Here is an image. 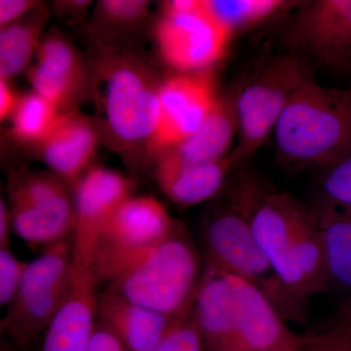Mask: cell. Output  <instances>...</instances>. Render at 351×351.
<instances>
[{
  "label": "cell",
  "instance_id": "cell-22",
  "mask_svg": "<svg viewBox=\"0 0 351 351\" xmlns=\"http://www.w3.org/2000/svg\"><path fill=\"white\" fill-rule=\"evenodd\" d=\"M313 208L324 244L330 285L351 290V207L320 193Z\"/></svg>",
  "mask_w": 351,
  "mask_h": 351
},
{
  "label": "cell",
  "instance_id": "cell-38",
  "mask_svg": "<svg viewBox=\"0 0 351 351\" xmlns=\"http://www.w3.org/2000/svg\"><path fill=\"white\" fill-rule=\"evenodd\" d=\"M1 351H6V350H4L3 348H2Z\"/></svg>",
  "mask_w": 351,
  "mask_h": 351
},
{
  "label": "cell",
  "instance_id": "cell-6",
  "mask_svg": "<svg viewBox=\"0 0 351 351\" xmlns=\"http://www.w3.org/2000/svg\"><path fill=\"white\" fill-rule=\"evenodd\" d=\"M73 274L71 239L51 245L27 263L17 294L0 322V332L9 345L27 350L43 339L68 300Z\"/></svg>",
  "mask_w": 351,
  "mask_h": 351
},
{
  "label": "cell",
  "instance_id": "cell-12",
  "mask_svg": "<svg viewBox=\"0 0 351 351\" xmlns=\"http://www.w3.org/2000/svg\"><path fill=\"white\" fill-rule=\"evenodd\" d=\"M219 95L212 69L196 73H175L162 78L159 89L160 115L147 161L193 136L204 123Z\"/></svg>",
  "mask_w": 351,
  "mask_h": 351
},
{
  "label": "cell",
  "instance_id": "cell-20",
  "mask_svg": "<svg viewBox=\"0 0 351 351\" xmlns=\"http://www.w3.org/2000/svg\"><path fill=\"white\" fill-rule=\"evenodd\" d=\"M98 286L91 270L73 265L71 293L44 334L39 351H88L96 326Z\"/></svg>",
  "mask_w": 351,
  "mask_h": 351
},
{
  "label": "cell",
  "instance_id": "cell-18",
  "mask_svg": "<svg viewBox=\"0 0 351 351\" xmlns=\"http://www.w3.org/2000/svg\"><path fill=\"white\" fill-rule=\"evenodd\" d=\"M193 315L206 351H237L239 318L230 274L208 265L196 295Z\"/></svg>",
  "mask_w": 351,
  "mask_h": 351
},
{
  "label": "cell",
  "instance_id": "cell-28",
  "mask_svg": "<svg viewBox=\"0 0 351 351\" xmlns=\"http://www.w3.org/2000/svg\"><path fill=\"white\" fill-rule=\"evenodd\" d=\"M27 263L22 262L11 248L0 249V304L8 306L20 287Z\"/></svg>",
  "mask_w": 351,
  "mask_h": 351
},
{
  "label": "cell",
  "instance_id": "cell-19",
  "mask_svg": "<svg viewBox=\"0 0 351 351\" xmlns=\"http://www.w3.org/2000/svg\"><path fill=\"white\" fill-rule=\"evenodd\" d=\"M182 319L129 301L108 289L97 298V323L114 335L128 351L154 350Z\"/></svg>",
  "mask_w": 351,
  "mask_h": 351
},
{
  "label": "cell",
  "instance_id": "cell-14",
  "mask_svg": "<svg viewBox=\"0 0 351 351\" xmlns=\"http://www.w3.org/2000/svg\"><path fill=\"white\" fill-rule=\"evenodd\" d=\"M36 59V63L27 69V80L32 90L56 106L60 112L78 110L80 104L90 99L89 64L61 32H46Z\"/></svg>",
  "mask_w": 351,
  "mask_h": 351
},
{
  "label": "cell",
  "instance_id": "cell-31",
  "mask_svg": "<svg viewBox=\"0 0 351 351\" xmlns=\"http://www.w3.org/2000/svg\"><path fill=\"white\" fill-rule=\"evenodd\" d=\"M93 2L89 0H63L52 2V12L66 23L75 24L86 17Z\"/></svg>",
  "mask_w": 351,
  "mask_h": 351
},
{
  "label": "cell",
  "instance_id": "cell-26",
  "mask_svg": "<svg viewBox=\"0 0 351 351\" xmlns=\"http://www.w3.org/2000/svg\"><path fill=\"white\" fill-rule=\"evenodd\" d=\"M60 113L56 106L36 92L22 95L10 119L14 138L25 144H38Z\"/></svg>",
  "mask_w": 351,
  "mask_h": 351
},
{
  "label": "cell",
  "instance_id": "cell-27",
  "mask_svg": "<svg viewBox=\"0 0 351 351\" xmlns=\"http://www.w3.org/2000/svg\"><path fill=\"white\" fill-rule=\"evenodd\" d=\"M151 351H206L193 311Z\"/></svg>",
  "mask_w": 351,
  "mask_h": 351
},
{
  "label": "cell",
  "instance_id": "cell-10",
  "mask_svg": "<svg viewBox=\"0 0 351 351\" xmlns=\"http://www.w3.org/2000/svg\"><path fill=\"white\" fill-rule=\"evenodd\" d=\"M154 34L159 57L175 73L213 69L232 36L215 19L206 0L161 2Z\"/></svg>",
  "mask_w": 351,
  "mask_h": 351
},
{
  "label": "cell",
  "instance_id": "cell-29",
  "mask_svg": "<svg viewBox=\"0 0 351 351\" xmlns=\"http://www.w3.org/2000/svg\"><path fill=\"white\" fill-rule=\"evenodd\" d=\"M320 186L323 195L351 207V156L325 169Z\"/></svg>",
  "mask_w": 351,
  "mask_h": 351
},
{
  "label": "cell",
  "instance_id": "cell-13",
  "mask_svg": "<svg viewBox=\"0 0 351 351\" xmlns=\"http://www.w3.org/2000/svg\"><path fill=\"white\" fill-rule=\"evenodd\" d=\"M135 184L131 178L117 171L93 166L73 186V265L91 270L101 232L120 205L134 195Z\"/></svg>",
  "mask_w": 351,
  "mask_h": 351
},
{
  "label": "cell",
  "instance_id": "cell-36",
  "mask_svg": "<svg viewBox=\"0 0 351 351\" xmlns=\"http://www.w3.org/2000/svg\"><path fill=\"white\" fill-rule=\"evenodd\" d=\"M339 325L341 329V351H351V309H346L345 318Z\"/></svg>",
  "mask_w": 351,
  "mask_h": 351
},
{
  "label": "cell",
  "instance_id": "cell-23",
  "mask_svg": "<svg viewBox=\"0 0 351 351\" xmlns=\"http://www.w3.org/2000/svg\"><path fill=\"white\" fill-rule=\"evenodd\" d=\"M52 14L51 7L43 3L24 19L0 29V80L10 82L27 71Z\"/></svg>",
  "mask_w": 351,
  "mask_h": 351
},
{
  "label": "cell",
  "instance_id": "cell-4",
  "mask_svg": "<svg viewBox=\"0 0 351 351\" xmlns=\"http://www.w3.org/2000/svg\"><path fill=\"white\" fill-rule=\"evenodd\" d=\"M265 191L255 174L237 176L208 211L202 235L208 265L255 284L265 294V276L274 274L253 232L254 214Z\"/></svg>",
  "mask_w": 351,
  "mask_h": 351
},
{
  "label": "cell",
  "instance_id": "cell-30",
  "mask_svg": "<svg viewBox=\"0 0 351 351\" xmlns=\"http://www.w3.org/2000/svg\"><path fill=\"white\" fill-rule=\"evenodd\" d=\"M43 4V1H38V0H1L0 1V29L24 19Z\"/></svg>",
  "mask_w": 351,
  "mask_h": 351
},
{
  "label": "cell",
  "instance_id": "cell-8",
  "mask_svg": "<svg viewBox=\"0 0 351 351\" xmlns=\"http://www.w3.org/2000/svg\"><path fill=\"white\" fill-rule=\"evenodd\" d=\"M152 195H132L104 228L91 270L99 284H112L174 230L178 223Z\"/></svg>",
  "mask_w": 351,
  "mask_h": 351
},
{
  "label": "cell",
  "instance_id": "cell-24",
  "mask_svg": "<svg viewBox=\"0 0 351 351\" xmlns=\"http://www.w3.org/2000/svg\"><path fill=\"white\" fill-rule=\"evenodd\" d=\"M147 0H101L95 4L92 38L110 45L113 38L136 31L151 12Z\"/></svg>",
  "mask_w": 351,
  "mask_h": 351
},
{
  "label": "cell",
  "instance_id": "cell-7",
  "mask_svg": "<svg viewBox=\"0 0 351 351\" xmlns=\"http://www.w3.org/2000/svg\"><path fill=\"white\" fill-rule=\"evenodd\" d=\"M12 232L44 249L73 240L75 228L73 188L51 171H14L7 184Z\"/></svg>",
  "mask_w": 351,
  "mask_h": 351
},
{
  "label": "cell",
  "instance_id": "cell-21",
  "mask_svg": "<svg viewBox=\"0 0 351 351\" xmlns=\"http://www.w3.org/2000/svg\"><path fill=\"white\" fill-rule=\"evenodd\" d=\"M237 136L239 119L235 90L219 96L213 112L193 136L162 154H170L189 162L219 160L232 152L230 149Z\"/></svg>",
  "mask_w": 351,
  "mask_h": 351
},
{
  "label": "cell",
  "instance_id": "cell-3",
  "mask_svg": "<svg viewBox=\"0 0 351 351\" xmlns=\"http://www.w3.org/2000/svg\"><path fill=\"white\" fill-rule=\"evenodd\" d=\"M277 161L291 169L328 168L351 156V88H298L274 129Z\"/></svg>",
  "mask_w": 351,
  "mask_h": 351
},
{
  "label": "cell",
  "instance_id": "cell-1",
  "mask_svg": "<svg viewBox=\"0 0 351 351\" xmlns=\"http://www.w3.org/2000/svg\"><path fill=\"white\" fill-rule=\"evenodd\" d=\"M87 60L101 141L128 162L147 161L160 115L162 78L137 53L93 39Z\"/></svg>",
  "mask_w": 351,
  "mask_h": 351
},
{
  "label": "cell",
  "instance_id": "cell-32",
  "mask_svg": "<svg viewBox=\"0 0 351 351\" xmlns=\"http://www.w3.org/2000/svg\"><path fill=\"white\" fill-rule=\"evenodd\" d=\"M88 351H128L114 335L96 321Z\"/></svg>",
  "mask_w": 351,
  "mask_h": 351
},
{
  "label": "cell",
  "instance_id": "cell-34",
  "mask_svg": "<svg viewBox=\"0 0 351 351\" xmlns=\"http://www.w3.org/2000/svg\"><path fill=\"white\" fill-rule=\"evenodd\" d=\"M20 97L11 86L10 82L0 80V120L2 122L11 119Z\"/></svg>",
  "mask_w": 351,
  "mask_h": 351
},
{
  "label": "cell",
  "instance_id": "cell-33",
  "mask_svg": "<svg viewBox=\"0 0 351 351\" xmlns=\"http://www.w3.org/2000/svg\"><path fill=\"white\" fill-rule=\"evenodd\" d=\"M341 335L339 326L319 336H311V339L295 351H339Z\"/></svg>",
  "mask_w": 351,
  "mask_h": 351
},
{
  "label": "cell",
  "instance_id": "cell-9",
  "mask_svg": "<svg viewBox=\"0 0 351 351\" xmlns=\"http://www.w3.org/2000/svg\"><path fill=\"white\" fill-rule=\"evenodd\" d=\"M311 76L306 61L289 53L272 59L237 90L239 143L232 154L239 165L274 132L293 95Z\"/></svg>",
  "mask_w": 351,
  "mask_h": 351
},
{
  "label": "cell",
  "instance_id": "cell-35",
  "mask_svg": "<svg viewBox=\"0 0 351 351\" xmlns=\"http://www.w3.org/2000/svg\"><path fill=\"white\" fill-rule=\"evenodd\" d=\"M11 232H13L8 203L1 197L0 199V249L11 248Z\"/></svg>",
  "mask_w": 351,
  "mask_h": 351
},
{
  "label": "cell",
  "instance_id": "cell-16",
  "mask_svg": "<svg viewBox=\"0 0 351 351\" xmlns=\"http://www.w3.org/2000/svg\"><path fill=\"white\" fill-rule=\"evenodd\" d=\"M230 276L239 318L237 351H295L311 339L284 324L276 307L258 286Z\"/></svg>",
  "mask_w": 351,
  "mask_h": 351
},
{
  "label": "cell",
  "instance_id": "cell-2",
  "mask_svg": "<svg viewBox=\"0 0 351 351\" xmlns=\"http://www.w3.org/2000/svg\"><path fill=\"white\" fill-rule=\"evenodd\" d=\"M253 232L288 299L327 290L326 255L313 206L287 191H265L254 214Z\"/></svg>",
  "mask_w": 351,
  "mask_h": 351
},
{
  "label": "cell",
  "instance_id": "cell-15",
  "mask_svg": "<svg viewBox=\"0 0 351 351\" xmlns=\"http://www.w3.org/2000/svg\"><path fill=\"white\" fill-rule=\"evenodd\" d=\"M101 141L95 120L75 110L60 113L48 133L34 147L48 169L73 188L93 167Z\"/></svg>",
  "mask_w": 351,
  "mask_h": 351
},
{
  "label": "cell",
  "instance_id": "cell-11",
  "mask_svg": "<svg viewBox=\"0 0 351 351\" xmlns=\"http://www.w3.org/2000/svg\"><path fill=\"white\" fill-rule=\"evenodd\" d=\"M293 20L287 34L293 54L351 75V0L299 2Z\"/></svg>",
  "mask_w": 351,
  "mask_h": 351
},
{
  "label": "cell",
  "instance_id": "cell-5",
  "mask_svg": "<svg viewBox=\"0 0 351 351\" xmlns=\"http://www.w3.org/2000/svg\"><path fill=\"white\" fill-rule=\"evenodd\" d=\"M203 272L186 226L169 237L108 285V290L154 311L182 319L195 306Z\"/></svg>",
  "mask_w": 351,
  "mask_h": 351
},
{
  "label": "cell",
  "instance_id": "cell-17",
  "mask_svg": "<svg viewBox=\"0 0 351 351\" xmlns=\"http://www.w3.org/2000/svg\"><path fill=\"white\" fill-rule=\"evenodd\" d=\"M152 165L154 180L164 195L179 206L191 207L218 196L239 164L230 152L219 160L203 162L161 154Z\"/></svg>",
  "mask_w": 351,
  "mask_h": 351
},
{
  "label": "cell",
  "instance_id": "cell-37",
  "mask_svg": "<svg viewBox=\"0 0 351 351\" xmlns=\"http://www.w3.org/2000/svg\"><path fill=\"white\" fill-rule=\"evenodd\" d=\"M348 308H350V309H351V302H350V306H348Z\"/></svg>",
  "mask_w": 351,
  "mask_h": 351
},
{
  "label": "cell",
  "instance_id": "cell-25",
  "mask_svg": "<svg viewBox=\"0 0 351 351\" xmlns=\"http://www.w3.org/2000/svg\"><path fill=\"white\" fill-rule=\"evenodd\" d=\"M299 2L283 0H206L215 19L233 36L256 27L279 12L294 8Z\"/></svg>",
  "mask_w": 351,
  "mask_h": 351
}]
</instances>
